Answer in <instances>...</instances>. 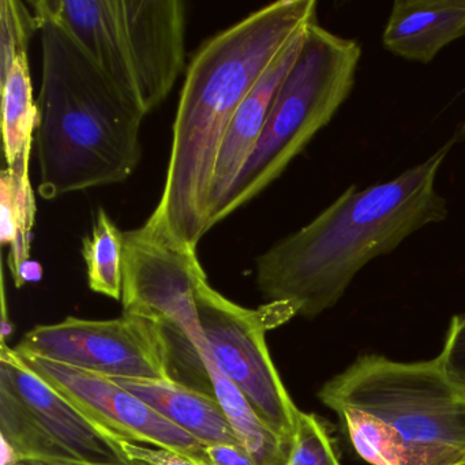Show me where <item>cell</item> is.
I'll return each instance as SVG.
<instances>
[{
    "label": "cell",
    "instance_id": "cell-1",
    "mask_svg": "<svg viewBox=\"0 0 465 465\" xmlns=\"http://www.w3.org/2000/svg\"><path fill=\"white\" fill-rule=\"evenodd\" d=\"M317 20L315 0H280L203 43L186 70L164 189L149 220L197 249L228 127L277 56Z\"/></svg>",
    "mask_w": 465,
    "mask_h": 465
},
{
    "label": "cell",
    "instance_id": "cell-2",
    "mask_svg": "<svg viewBox=\"0 0 465 465\" xmlns=\"http://www.w3.org/2000/svg\"><path fill=\"white\" fill-rule=\"evenodd\" d=\"M465 124L431 157L364 190L355 184L309 224L255 260V284L269 302L315 318L336 306L361 268L393 252L421 228L442 223L448 203L435 182Z\"/></svg>",
    "mask_w": 465,
    "mask_h": 465
},
{
    "label": "cell",
    "instance_id": "cell-3",
    "mask_svg": "<svg viewBox=\"0 0 465 465\" xmlns=\"http://www.w3.org/2000/svg\"><path fill=\"white\" fill-rule=\"evenodd\" d=\"M34 12L42 42L35 133L40 197L55 200L127 181L143 159L145 115L54 18Z\"/></svg>",
    "mask_w": 465,
    "mask_h": 465
},
{
    "label": "cell",
    "instance_id": "cell-4",
    "mask_svg": "<svg viewBox=\"0 0 465 465\" xmlns=\"http://www.w3.org/2000/svg\"><path fill=\"white\" fill-rule=\"evenodd\" d=\"M318 399L370 465H465V383L438 359L359 356Z\"/></svg>",
    "mask_w": 465,
    "mask_h": 465
},
{
    "label": "cell",
    "instance_id": "cell-5",
    "mask_svg": "<svg viewBox=\"0 0 465 465\" xmlns=\"http://www.w3.org/2000/svg\"><path fill=\"white\" fill-rule=\"evenodd\" d=\"M143 115L167 100L186 69L182 0H37Z\"/></svg>",
    "mask_w": 465,
    "mask_h": 465
},
{
    "label": "cell",
    "instance_id": "cell-6",
    "mask_svg": "<svg viewBox=\"0 0 465 465\" xmlns=\"http://www.w3.org/2000/svg\"><path fill=\"white\" fill-rule=\"evenodd\" d=\"M361 48L322 28L304 34L295 64L274 97L262 134L230 193L209 219V231L265 192L347 102Z\"/></svg>",
    "mask_w": 465,
    "mask_h": 465
},
{
    "label": "cell",
    "instance_id": "cell-7",
    "mask_svg": "<svg viewBox=\"0 0 465 465\" xmlns=\"http://www.w3.org/2000/svg\"><path fill=\"white\" fill-rule=\"evenodd\" d=\"M0 434L9 461L124 464L110 440L35 374L15 348L0 351Z\"/></svg>",
    "mask_w": 465,
    "mask_h": 465
},
{
    "label": "cell",
    "instance_id": "cell-8",
    "mask_svg": "<svg viewBox=\"0 0 465 465\" xmlns=\"http://www.w3.org/2000/svg\"><path fill=\"white\" fill-rule=\"evenodd\" d=\"M198 318L220 371L280 437L292 442L299 410L266 344V333L296 317L285 302L247 309L217 292L208 279L198 284Z\"/></svg>",
    "mask_w": 465,
    "mask_h": 465
},
{
    "label": "cell",
    "instance_id": "cell-9",
    "mask_svg": "<svg viewBox=\"0 0 465 465\" xmlns=\"http://www.w3.org/2000/svg\"><path fill=\"white\" fill-rule=\"evenodd\" d=\"M208 279L197 249L146 220L124 232V315L143 318L181 331L198 351L208 347L198 318V284Z\"/></svg>",
    "mask_w": 465,
    "mask_h": 465
},
{
    "label": "cell",
    "instance_id": "cell-10",
    "mask_svg": "<svg viewBox=\"0 0 465 465\" xmlns=\"http://www.w3.org/2000/svg\"><path fill=\"white\" fill-rule=\"evenodd\" d=\"M15 350L110 380H171L162 328L143 318L67 317L26 331Z\"/></svg>",
    "mask_w": 465,
    "mask_h": 465
},
{
    "label": "cell",
    "instance_id": "cell-11",
    "mask_svg": "<svg viewBox=\"0 0 465 465\" xmlns=\"http://www.w3.org/2000/svg\"><path fill=\"white\" fill-rule=\"evenodd\" d=\"M18 355L105 437L171 449L209 465L200 440L110 378L37 356Z\"/></svg>",
    "mask_w": 465,
    "mask_h": 465
},
{
    "label": "cell",
    "instance_id": "cell-12",
    "mask_svg": "<svg viewBox=\"0 0 465 465\" xmlns=\"http://www.w3.org/2000/svg\"><path fill=\"white\" fill-rule=\"evenodd\" d=\"M306 29L285 47L276 61L263 73L262 77L258 80L236 111L228 127L214 168L213 183L209 198L208 228L209 219L227 197L262 134L277 91L298 58Z\"/></svg>",
    "mask_w": 465,
    "mask_h": 465
},
{
    "label": "cell",
    "instance_id": "cell-13",
    "mask_svg": "<svg viewBox=\"0 0 465 465\" xmlns=\"http://www.w3.org/2000/svg\"><path fill=\"white\" fill-rule=\"evenodd\" d=\"M465 36V0H396L382 34L394 56L429 64Z\"/></svg>",
    "mask_w": 465,
    "mask_h": 465
},
{
    "label": "cell",
    "instance_id": "cell-14",
    "mask_svg": "<svg viewBox=\"0 0 465 465\" xmlns=\"http://www.w3.org/2000/svg\"><path fill=\"white\" fill-rule=\"evenodd\" d=\"M203 446L242 445L216 396L170 380H113ZM243 446V445H242Z\"/></svg>",
    "mask_w": 465,
    "mask_h": 465
},
{
    "label": "cell",
    "instance_id": "cell-15",
    "mask_svg": "<svg viewBox=\"0 0 465 465\" xmlns=\"http://www.w3.org/2000/svg\"><path fill=\"white\" fill-rule=\"evenodd\" d=\"M200 355L211 377L214 396L239 442L249 450L257 465H287L293 440L288 442L261 419L241 391L220 371L209 344L200 350Z\"/></svg>",
    "mask_w": 465,
    "mask_h": 465
},
{
    "label": "cell",
    "instance_id": "cell-16",
    "mask_svg": "<svg viewBox=\"0 0 465 465\" xmlns=\"http://www.w3.org/2000/svg\"><path fill=\"white\" fill-rule=\"evenodd\" d=\"M32 148L34 145L24 149L17 160L0 173V242L10 247L7 263L12 276L31 260L36 220V200L29 176Z\"/></svg>",
    "mask_w": 465,
    "mask_h": 465
},
{
    "label": "cell",
    "instance_id": "cell-17",
    "mask_svg": "<svg viewBox=\"0 0 465 465\" xmlns=\"http://www.w3.org/2000/svg\"><path fill=\"white\" fill-rule=\"evenodd\" d=\"M0 88L5 157L7 165H12L24 149L34 145L39 118L34 100L28 53L20 54L15 58L6 77L0 80Z\"/></svg>",
    "mask_w": 465,
    "mask_h": 465
},
{
    "label": "cell",
    "instance_id": "cell-18",
    "mask_svg": "<svg viewBox=\"0 0 465 465\" xmlns=\"http://www.w3.org/2000/svg\"><path fill=\"white\" fill-rule=\"evenodd\" d=\"M83 257L89 288L100 295L121 301L124 232L104 209H100L97 213L91 236L84 239Z\"/></svg>",
    "mask_w": 465,
    "mask_h": 465
},
{
    "label": "cell",
    "instance_id": "cell-19",
    "mask_svg": "<svg viewBox=\"0 0 465 465\" xmlns=\"http://www.w3.org/2000/svg\"><path fill=\"white\" fill-rule=\"evenodd\" d=\"M40 32V20L31 4L0 2V80L6 77L20 54L28 53L32 36Z\"/></svg>",
    "mask_w": 465,
    "mask_h": 465
},
{
    "label": "cell",
    "instance_id": "cell-20",
    "mask_svg": "<svg viewBox=\"0 0 465 465\" xmlns=\"http://www.w3.org/2000/svg\"><path fill=\"white\" fill-rule=\"evenodd\" d=\"M287 465H341L325 423L301 411Z\"/></svg>",
    "mask_w": 465,
    "mask_h": 465
},
{
    "label": "cell",
    "instance_id": "cell-21",
    "mask_svg": "<svg viewBox=\"0 0 465 465\" xmlns=\"http://www.w3.org/2000/svg\"><path fill=\"white\" fill-rule=\"evenodd\" d=\"M108 438V437H107ZM115 446L122 459L135 465H208L194 457L171 449L156 448V446L143 445L130 442L126 440L108 438Z\"/></svg>",
    "mask_w": 465,
    "mask_h": 465
},
{
    "label": "cell",
    "instance_id": "cell-22",
    "mask_svg": "<svg viewBox=\"0 0 465 465\" xmlns=\"http://www.w3.org/2000/svg\"><path fill=\"white\" fill-rule=\"evenodd\" d=\"M437 359L451 378L465 383V314L451 318L445 344Z\"/></svg>",
    "mask_w": 465,
    "mask_h": 465
},
{
    "label": "cell",
    "instance_id": "cell-23",
    "mask_svg": "<svg viewBox=\"0 0 465 465\" xmlns=\"http://www.w3.org/2000/svg\"><path fill=\"white\" fill-rule=\"evenodd\" d=\"M209 465H257L244 446L231 443H214L205 446Z\"/></svg>",
    "mask_w": 465,
    "mask_h": 465
},
{
    "label": "cell",
    "instance_id": "cell-24",
    "mask_svg": "<svg viewBox=\"0 0 465 465\" xmlns=\"http://www.w3.org/2000/svg\"><path fill=\"white\" fill-rule=\"evenodd\" d=\"M43 268L37 261L28 260L18 268V271L13 274L15 287L23 288L29 282H37L42 280Z\"/></svg>",
    "mask_w": 465,
    "mask_h": 465
},
{
    "label": "cell",
    "instance_id": "cell-25",
    "mask_svg": "<svg viewBox=\"0 0 465 465\" xmlns=\"http://www.w3.org/2000/svg\"><path fill=\"white\" fill-rule=\"evenodd\" d=\"M53 465H132L129 462H124V464H86V462H59V464Z\"/></svg>",
    "mask_w": 465,
    "mask_h": 465
},
{
    "label": "cell",
    "instance_id": "cell-26",
    "mask_svg": "<svg viewBox=\"0 0 465 465\" xmlns=\"http://www.w3.org/2000/svg\"><path fill=\"white\" fill-rule=\"evenodd\" d=\"M15 465H42V464H36V462H17V464Z\"/></svg>",
    "mask_w": 465,
    "mask_h": 465
},
{
    "label": "cell",
    "instance_id": "cell-27",
    "mask_svg": "<svg viewBox=\"0 0 465 465\" xmlns=\"http://www.w3.org/2000/svg\"><path fill=\"white\" fill-rule=\"evenodd\" d=\"M129 464H130V462H129ZM132 465H135V464H132Z\"/></svg>",
    "mask_w": 465,
    "mask_h": 465
}]
</instances>
